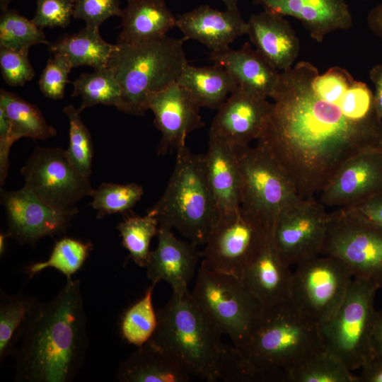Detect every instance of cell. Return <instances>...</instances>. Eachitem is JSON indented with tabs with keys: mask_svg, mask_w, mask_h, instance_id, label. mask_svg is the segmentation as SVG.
I'll return each mask as SVG.
<instances>
[{
	"mask_svg": "<svg viewBox=\"0 0 382 382\" xmlns=\"http://www.w3.org/2000/svg\"><path fill=\"white\" fill-rule=\"evenodd\" d=\"M318 70L302 61L280 71L257 144L303 199H313L349 160L382 144L381 117L351 118L345 101L348 88L336 100L318 94L312 86Z\"/></svg>",
	"mask_w": 382,
	"mask_h": 382,
	"instance_id": "cell-1",
	"label": "cell"
},
{
	"mask_svg": "<svg viewBox=\"0 0 382 382\" xmlns=\"http://www.w3.org/2000/svg\"><path fill=\"white\" fill-rule=\"evenodd\" d=\"M20 340L13 354L16 381H72L83 366L88 347L80 281L66 279L53 299L37 301Z\"/></svg>",
	"mask_w": 382,
	"mask_h": 382,
	"instance_id": "cell-2",
	"label": "cell"
},
{
	"mask_svg": "<svg viewBox=\"0 0 382 382\" xmlns=\"http://www.w3.org/2000/svg\"><path fill=\"white\" fill-rule=\"evenodd\" d=\"M272 381H286V375L325 349L320 325L286 301L264 308L248 342L237 348Z\"/></svg>",
	"mask_w": 382,
	"mask_h": 382,
	"instance_id": "cell-3",
	"label": "cell"
},
{
	"mask_svg": "<svg viewBox=\"0 0 382 382\" xmlns=\"http://www.w3.org/2000/svg\"><path fill=\"white\" fill-rule=\"evenodd\" d=\"M185 40L165 35L115 44L108 67L121 86L123 112L144 115L150 97L177 82L188 64Z\"/></svg>",
	"mask_w": 382,
	"mask_h": 382,
	"instance_id": "cell-4",
	"label": "cell"
},
{
	"mask_svg": "<svg viewBox=\"0 0 382 382\" xmlns=\"http://www.w3.org/2000/svg\"><path fill=\"white\" fill-rule=\"evenodd\" d=\"M157 315L158 325L149 342L169 354L192 375L207 381H218L223 334L189 290L183 295L173 293Z\"/></svg>",
	"mask_w": 382,
	"mask_h": 382,
	"instance_id": "cell-5",
	"label": "cell"
},
{
	"mask_svg": "<svg viewBox=\"0 0 382 382\" xmlns=\"http://www.w3.org/2000/svg\"><path fill=\"white\" fill-rule=\"evenodd\" d=\"M148 214L161 227L175 229L189 241L204 245L216 220L207 182L204 156L187 146L176 151V161L167 187Z\"/></svg>",
	"mask_w": 382,
	"mask_h": 382,
	"instance_id": "cell-6",
	"label": "cell"
},
{
	"mask_svg": "<svg viewBox=\"0 0 382 382\" xmlns=\"http://www.w3.org/2000/svg\"><path fill=\"white\" fill-rule=\"evenodd\" d=\"M191 295L236 348L249 340L264 308L238 277L200 265Z\"/></svg>",
	"mask_w": 382,
	"mask_h": 382,
	"instance_id": "cell-7",
	"label": "cell"
},
{
	"mask_svg": "<svg viewBox=\"0 0 382 382\" xmlns=\"http://www.w3.org/2000/svg\"><path fill=\"white\" fill-rule=\"evenodd\" d=\"M378 289L371 282L354 277L340 309L320 325L325 349L351 371L361 369L374 355L372 337Z\"/></svg>",
	"mask_w": 382,
	"mask_h": 382,
	"instance_id": "cell-8",
	"label": "cell"
},
{
	"mask_svg": "<svg viewBox=\"0 0 382 382\" xmlns=\"http://www.w3.org/2000/svg\"><path fill=\"white\" fill-rule=\"evenodd\" d=\"M236 148L241 175L240 208L272 232L279 216L301 197L264 151L257 146Z\"/></svg>",
	"mask_w": 382,
	"mask_h": 382,
	"instance_id": "cell-9",
	"label": "cell"
},
{
	"mask_svg": "<svg viewBox=\"0 0 382 382\" xmlns=\"http://www.w3.org/2000/svg\"><path fill=\"white\" fill-rule=\"evenodd\" d=\"M321 255L342 261L354 278L382 289V227L352 209L329 213Z\"/></svg>",
	"mask_w": 382,
	"mask_h": 382,
	"instance_id": "cell-10",
	"label": "cell"
},
{
	"mask_svg": "<svg viewBox=\"0 0 382 382\" xmlns=\"http://www.w3.org/2000/svg\"><path fill=\"white\" fill-rule=\"evenodd\" d=\"M354 277L337 257L320 255L296 265L292 274L290 300L319 325L341 307Z\"/></svg>",
	"mask_w": 382,
	"mask_h": 382,
	"instance_id": "cell-11",
	"label": "cell"
},
{
	"mask_svg": "<svg viewBox=\"0 0 382 382\" xmlns=\"http://www.w3.org/2000/svg\"><path fill=\"white\" fill-rule=\"evenodd\" d=\"M21 173L23 187L59 211L78 212L76 204L95 190L59 147L36 146Z\"/></svg>",
	"mask_w": 382,
	"mask_h": 382,
	"instance_id": "cell-12",
	"label": "cell"
},
{
	"mask_svg": "<svg viewBox=\"0 0 382 382\" xmlns=\"http://www.w3.org/2000/svg\"><path fill=\"white\" fill-rule=\"evenodd\" d=\"M271 236V231L241 208L219 216L200 251L201 265L241 279L246 266Z\"/></svg>",
	"mask_w": 382,
	"mask_h": 382,
	"instance_id": "cell-13",
	"label": "cell"
},
{
	"mask_svg": "<svg viewBox=\"0 0 382 382\" xmlns=\"http://www.w3.org/2000/svg\"><path fill=\"white\" fill-rule=\"evenodd\" d=\"M329 213L313 199L301 198L286 208L276 220L273 245L289 265H298L321 255Z\"/></svg>",
	"mask_w": 382,
	"mask_h": 382,
	"instance_id": "cell-14",
	"label": "cell"
},
{
	"mask_svg": "<svg viewBox=\"0 0 382 382\" xmlns=\"http://www.w3.org/2000/svg\"><path fill=\"white\" fill-rule=\"evenodd\" d=\"M1 202L6 210L7 233L21 244L35 245L42 238L65 233L78 213L55 209L23 187L1 190Z\"/></svg>",
	"mask_w": 382,
	"mask_h": 382,
	"instance_id": "cell-15",
	"label": "cell"
},
{
	"mask_svg": "<svg viewBox=\"0 0 382 382\" xmlns=\"http://www.w3.org/2000/svg\"><path fill=\"white\" fill-rule=\"evenodd\" d=\"M199 108L191 93L178 82L150 97L148 109L153 112L154 125L161 133L158 155L184 147L187 135L204 126Z\"/></svg>",
	"mask_w": 382,
	"mask_h": 382,
	"instance_id": "cell-16",
	"label": "cell"
},
{
	"mask_svg": "<svg viewBox=\"0 0 382 382\" xmlns=\"http://www.w3.org/2000/svg\"><path fill=\"white\" fill-rule=\"evenodd\" d=\"M382 192V155L379 149L358 154L345 163L320 192L324 207L352 208Z\"/></svg>",
	"mask_w": 382,
	"mask_h": 382,
	"instance_id": "cell-17",
	"label": "cell"
},
{
	"mask_svg": "<svg viewBox=\"0 0 382 382\" xmlns=\"http://www.w3.org/2000/svg\"><path fill=\"white\" fill-rule=\"evenodd\" d=\"M272 103L239 86L218 109L209 137L234 147L248 146L262 134Z\"/></svg>",
	"mask_w": 382,
	"mask_h": 382,
	"instance_id": "cell-18",
	"label": "cell"
},
{
	"mask_svg": "<svg viewBox=\"0 0 382 382\" xmlns=\"http://www.w3.org/2000/svg\"><path fill=\"white\" fill-rule=\"evenodd\" d=\"M158 245L151 250L146 264V274L152 283L163 280L168 283L173 293L183 295L193 277L199 258L197 244L178 238L172 229L158 227Z\"/></svg>",
	"mask_w": 382,
	"mask_h": 382,
	"instance_id": "cell-19",
	"label": "cell"
},
{
	"mask_svg": "<svg viewBox=\"0 0 382 382\" xmlns=\"http://www.w3.org/2000/svg\"><path fill=\"white\" fill-rule=\"evenodd\" d=\"M185 40H196L211 52L227 50L238 37L246 34L248 24L238 8L219 11L199 6L177 17V24Z\"/></svg>",
	"mask_w": 382,
	"mask_h": 382,
	"instance_id": "cell-20",
	"label": "cell"
},
{
	"mask_svg": "<svg viewBox=\"0 0 382 382\" xmlns=\"http://www.w3.org/2000/svg\"><path fill=\"white\" fill-rule=\"evenodd\" d=\"M292 274L270 236L246 266L241 280L261 306L267 308L290 300Z\"/></svg>",
	"mask_w": 382,
	"mask_h": 382,
	"instance_id": "cell-21",
	"label": "cell"
},
{
	"mask_svg": "<svg viewBox=\"0 0 382 382\" xmlns=\"http://www.w3.org/2000/svg\"><path fill=\"white\" fill-rule=\"evenodd\" d=\"M265 11L297 18L311 37L322 42L329 33L347 30L352 16L345 0H254Z\"/></svg>",
	"mask_w": 382,
	"mask_h": 382,
	"instance_id": "cell-22",
	"label": "cell"
},
{
	"mask_svg": "<svg viewBox=\"0 0 382 382\" xmlns=\"http://www.w3.org/2000/svg\"><path fill=\"white\" fill-rule=\"evenodd\" d=\"M205 171L216 219L240 209L241 175L236 148L209 137Z\"/></svg>",
	"mask_w": 382,
	"mask_h": 382,
	"instance_id": "cell-23",
	"label": "cell"
},
{
	"mask_svg": "<svg viewBox=\"0 0 382 382\" xmlns=\"http://www.w3.org/2000/svg\"><path fill=\"white\" fill-rule=\"evenodd\" d=\"M247 33L255 50L278 71L293 66L299 50V40L284 16L267 11L252 14Z\"/></svg>",
	"mask_w": 382,
	"mask_h": 382,
	"instance_id": "cell-24",
	"label": "cell"
},
{
	"mask_svg": "<svg viewBox=\"0 0 382 382\" xmlns=\"http://www.w3.org/2000/svg\"><path fill=\"white\" fill-rule=\"evenodd\" d=\"M214 64L225 68L237 85L255 96L270 98L279 73L249 42L238 50H227L210 53Z\"/></svg>",
	"mask_w": 382,
	"mask_h": 382,
	"instance_id": "cell-25",
	"label": "cell"
},
{
	"mask_svg": "<svg viewBox=\"0 0 382 382\" xmlns=\"http://www.w3.org/2000/svg\"><path fill=\"white\" fill-rule=\"evenodd\" d=\"M191 376L176 359L149 341L120 363L116 379L121 382H187Z\"/></svg>",
	"mask_w": 382,
	"mask_h": 382,
	"instance_id": "cell-26",
	"label": "cell"
},
{
	"mask_svg": "<svg viewBox=\"0 0 382 382\" xmlns=\"http://www.w3.org/2000/svg\"><path fill=\"white\" fill-rule=\"evenodd\" d=\"M121 31L117 42H134L167 35L177 18L166 0H127L122 10Z\"/></svg>",
	"mask_w": 382,
	"mask_h": 382,
	"instance_id": "cell-27",
	"label": "cell"
},
{
	"mask_svg": "<svg viewBox=\"0 0 382 382\" xmlns=\"http://www.w3.org/2000/svg\"><path fill=\"white\" fill-rule=\"evenodd\" d=\"M115 45L105 41L99 28L85 26L73 34H65L48 44L52 54H62L72 67L91 66L95 70L108 66Z\"/></svg>",
	"mask_w": 382,
	"mask_h": 382,
	"instance_id": "cell-28",
	"label": "cell"
},
{
	"mask_svg": "<svg viewBox=\"0 0 382 382\" xmlns=\"http://www.w3.org/2000/svg\"><path fill=\"white\" fill-rule=\"evenodd\" d=\"M177 82L191 93L200 108L217 110L238 86L231 74L216 64L202 67L187 64Z\"/></svg>",
	"mask_w": 382,
	"mask_h": 382,
	"instance_id": "cell-29",
	"label": "cell"
},
{
	"mask_svg": "<svg viewBox=\"0 0 382 382\" xmlns=\"http://www.w3.org/2000/svg\"><path fill=\"white\" fill-rule=\"evenodd\" d=\"M0 109L7 116L16 140L23 137L46 140L57 134L55 128L47 124L37 106L2 88Z\"/></svg>",
	"mask_w": 382,
	"mask_h": 382,
	"instance_id": "cell-30",
	"label": "cell"
},
{
	"mask_svg": "<svg viewBox=\"0 0 382 382\" xmlns=\"http://www.w3.org/2000/svg\"><path fill=\"white\" fill-rule=\"evenodd\" d=\"M72 83L71 96H80L82 99L78 108L81 112L98 104L112 105L123 112L121 86L110 67L83 73Z\"/></svg>",
	"mask_w": 382,
	"mask_h": 382,
	"instance_id": "cell-31",
	"label": "cell"
},
{
	"mask_svg": "<svg viewBox=\"0 0 382 382\" xmlns=\"http://www.w3.org/2000/svg\"><path fill=\"white\" fill-rule=\"evenodd\" d=\"M37 300L19 292L8 295L1 291L0 361L13 355L26 318Z\"/></svg>",
	"mask_w": 382,
	"mask_h": 382,
	"instance_id": "cell-32",
	"label": "cell"
},
{
	"mask_svg": "<svg viewBox=\"0 0 382 382\" xmlns=\"http://www.w3.org/2000/svg\"><path fill=\"white\" fill-rule=\"evenodd\" d=\"M156 284L152 283L143 296L131 305L121 317L122 337L128 343L138 347L150 340L158 325V315L154 309L152 301Z\"/></svg>",
	"mask_w": 382,
	"mask_h": 382,
	"instance_id": "cell-33",
	"label": "cell"
},
{
	"mask_svg": "<svg viewBox=\"0 0 382 382\" xmlns=\"http://www.w3.org/2000/svg\"><path fill=\"white\" fill-rule=\"evenodd\" d=\"M288 382H359L340 359L325 349L286 375Z\"/></svg>",
	"mask_w": 382,
	"mask_h": 382,
	"instance_id": "cell-34",
	"label": "cell"
},
{
	"mask_svg": "<svg viewBox=\"0 0 382 382\" xmlns=\"http://www.w3.org/2000/svg\"><path fill=\"white\" fill-rule=\"evenodd\" d=\"M93 246L90 241L83 242L69 237L59 240L47 260L28 267L26 273L28 279L47 268H54L66 276V279H71V276L84 264Z\"/></svg>",
	"mask_w": 382,
	"mask_h": 382,
	"instance_id": "cell-35",
	"label": "cell"
},
{
	"mask_svg": "<svg viewBox=\"0 0 382 382\" xmlns=\"http://www.w3.org/2000/svg\"><path fill=\"white\" fill-rule=\"evenodd\" d=\"M158 227V220L148 213L144 216H129L117 226L123 247L141 267L146 266L151 252L150 243L157 236Z\"/></svg>",
	"mask_w": 382,
	"mask_h": 382,
	"instance_id": "cell-36",
	"label": "cell"
},
{
	"mask_svg": "<svg viewBox=\"0 0 382 382\" xmlns=\"http://www.w3.org/2000/svg\"><path fill=\"white\" fill-rule=\"evenodd\" d=\"M50 42L42 29L14 9L1 11L0 16V47L16 51L28 52L30 47Z\"/></svg>",
	"mask_w": 382,
	"mask_h": 382,
	"instance_id": "cell-37",
	"label": "cell"
},
{
	"mask_svg": "<svg viewBox=\"0 0 382 382\" xmlns=\"http://www.w3.org/2000/svg\"><path fill=\"white\" fill-rule=\"evenodd\" d=\"M143 194L142 187L134 183H103L94 190L91 204L98 212L97 219H100L107 215L129 211Z\"/></svg>",
	"mask_w": 382,
	"mask_h": 382,
	"instance_id": "cell-38",
	"label": "cell"
},
{
	"mask_svg": "<svg viewBox=\"0 0 382 382\" xmlns=\"http://www.w3.org/2000/svg\"><path fill=\"white\" fill-rule=\"evenodd\" d=\"M69 119V146L66 154L78 170L85 177L89 178L92 170L93 146L91 134L81 118V112L72 105L63 108Z\"/></svg>",
	"mask_w": 382,
	"mask_h": 382,
	"instance_id": "cell-39",
	"label": "cell"
},
{
	"mask_svg": "<svg viewBox=\"0 0 382 382\" xmlns=\"http://www.w3.org/2000/svg\"><path fill=\"white\" fill-rule=\"evenodd\" d=\"M217 379L226 382H265L272 378L253 366L232 343L224 344L218 366Z\"/></svg>",
	"mask_w": 382,
	"mask_h": 382,
	"instance_id": "cell-40",
	"label": "cell"
},
{
	"mask_svg": "<svg viewBox=\"0 0 382 382\" xmlns=\"http://www.w3.org/2000/svg\"><path fill=\"white\" fill-rule=\"evenodd\" d=\"M72 68L64 56L53 54L48 59L39 80V88L42 94L52 100L63 98L65 86L69 83L68 76Z\"/></svg>",
	"mask_w": 382,
	"mask_h": 382,
	"instance_id": "cell-41",
	"label": "cell"
},
{
	"mask_svg": "<svg viewBox=\"0 0 382 382\" xmlns=\"http://www.w3.org/2000/svg\"><path fill=\"white\" fill-rule=\"evenodd\" d=\"M28 56V52L0 47L1 72L8 85L23 86L34 77L35 71Z\"/></svg>",
	"mask_w": 382,
	"mask_h": 382,
	"instance_id": "cell-42",
	"label": "cell"
},
{
	"mask_svg": "<svg viewBox=\"0 0 382 382\" xmlns=\"http://www.w3.org/2000/svg\"><path fill=\"white\" fill-rule=\"evenodd\" d=\"M74 0H36L32 21L40 29L66 28L74 14Z\"/></svg>",
	"mask_w": 382,
	"mask_h": 382,
	"instance_id": "cell-43",
	"label": "cell"
},
{
	"mask_svg": "<svg viewBox=\"0 0 382 382\" xmlns=\"http://www.w3.org/2000/svg\"><path fill=\"white\" fill-rule=\"evenodd\" d=\"M119 0H74V18L83 20L86 25L99 28L110 17L120 16Z\"/></svg>",
	"mask_w": 382,
	"mask_h": 382,
	"instance_id": "cell-44",
	"label": "cell"
},
{
	"mask_svg": "<svg viewBox=\"0 0 382 382\" xmlns=\"http://www.w3.org/2000/svg\"><path fill=\"white\" fill-rule=\"evenodd\" d=\"M17 141L15 138L10 122L0 109V183L4 184L9 168V153L12 144Z\"/></svg>",
	"mask_w": 382,
	"mask_h": 382,
	"instance_id": "cell-45",
	"label": "cell"
},
{
	"mask_svg": "<svg viewBox=\"0 0 382 382\" xmlns=\"http://www.w3.org/2000/svg\"><path fill=\"white\" fill-rule=\"evenodd\" d=\"M352 209L369 221L382 227V192Z\"/></svg>",
	"mask_w": 382,
	"mask_h": 382,
	"instance_id": "cell-46",
	"label": "cell"
},
{
	"mask_svg": "<svg viewBox=\"0 0 382 382\" xmlns=\"http://www.w3.org/2000/svg\"><path fill=\"white\" fill-rule=\"evenodd\" d=\"M359 382H382V353L375 354L361 367Z\"/></svg>",
	"mask_w": 382,
	"mask_h": 382,
	"instance_id": "cell-47",
	"label": "cell"
},
{
	"mask_svg": "<svg viewBox=\"0 0 382 382\" xmlns=\"http://www.w3.org/2000/svg\"><path fill=\"white\" fill-rule=\"evenodd\" d=\"M369 78L374 86V97L376 107L382 119V64L375 65L371 69Z\"/></svg>",
	"mask_w": 382,
	"mask_h": 382,
	"instance_id": "cell-48",
	"label": "cell"
},
{
	"mask_svg": "<svg viewBox=\"0 0 382 382\" xmlns=\"http://www.w3.org/2000/svg\"><path fill=\"white\" fill-rule=\"evenodd\" d=\"M366 21L369 29L382 41V2L371 8Z\"/></svg>",
	"mask_w": 382,
	"mask_h": 382,
	"instance_id": "cell-49",
	"label": "cell"
},
{
	"mask_svg": "<svg viewBox=\"0 0 382 382\" xmlns=\"http://www.w3.org/2000/svg\"><path fill=\"white\" fill-rule=\"evenodd\" d=\"M372 345L374 354L382 353V308L376 313Z\"/></svg>",
	"mask_w": 382,
	"mask_h": 382,
	"instance_id": "cell-50",
	"label": "cell"
},
{
	"mask_svg": "<svg viewBox=\"0 0 382 382\" xmlns=\"http://www.w3.org/2000/svg\"><path fill=\"white\" fill-rule=\"evenodd\" d=\"M10 237L8 233H1L0 234V255L1 257L4 254L5 250H6V238Z\"/></svg>",
	"mask_w": 382,
	"mask_h": 382,
	"instance_id": "cell-51",
	"label": "cell"
},
{
	"mask_svg": "<svg viewBox=\"0 0 382 382\" xmlns=\"http://www.w3.org/2000/svg\"><path fill=\"white\" fill-rule=\"evenodd\" d=\"M226 6L227 8H233L238 7V0H221Z\"/></svg>",
	"mask_w": 382,
	"mask_h": 382,
	"instance_id": "cell-52",
	"label": "cell"
},
{
	"mask_svg": "<svg viewBox=\"0 0 382 382\" xmlns=\"http://www.w3.org/2000/svg\"><path fill=\"white\" fill-rule=\"evenodd\" d=\"M13 0H0V8L1 11H5L8 9V4L12 1Z\"/></svg>",
	"mask_w": 382,
	"mask_h": 382,
	"instance_id": "cell-53",
	"label": "cell"
},
{
	"mask_svg": "<svg viewBox=\"0 0 382 382\" xmlns=\"http://www.w3.org/2000/svg\"><path fill=\"white\" fill-rule=\"evenodd\" d=\"M379 151H380V152H381V155H382V144H381V146L380 148H379Z\"/></svg>",
	"mask_w": 382,
	"mask_h": 382,
	"instance_id": "cell-54",
	"label": "cell"
}]
</instances>
